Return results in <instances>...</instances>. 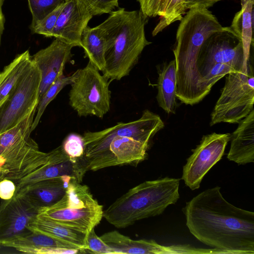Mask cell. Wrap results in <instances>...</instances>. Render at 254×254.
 <instances>
[{"mask_svg": "<svg viewBox=\"0 0 254 254\" xmlns=\"http://www.w3.org/2000/svg\"><path fill=\"white\" fill-rule=\"evenodd\" d=\"M254 0H248L241 5L230 27L232 31L241 40L244 49V66L247 65L251 56V49L254 46L253 36L254 17Z\"/></svg>", "mask_w": 254, "mask_h": 254, "instance_id": "44dd1931", "label": "cell"}, {"mask_svg": "<svg viewBox=\"0 0 254 254\" xmlns=\"http://www.w3.org/2000/svg\"><path fill=\"white\" fill-rule=\"evenodd\" d=\"M74 78V74L65 76L63 72L51 85L42 97L39 100L35 115L32 125L31 130L37 127L40 120L49 104L54 100L58 94L66 86L71 83Z\"/></svg>", "mask_w": 254, "mask_h": 254, "instance_id": "484cf974", "label": "cell"}, {"mask_svg": "<svg viewBox=\"0 0 254 254\" xmlns=\"http://www.w3.org/2000/svg\"><path fill=\"white\" fill-rule=\"evenodd\" d=\"M180 181L166 177L144 182L118 198L104 211L103 217L115 227L122 228L160 215L179 199Z\"/></svg>", "mask_w": 254, "mask_h": 254, "instance_id": "277c9868", "label": "cell"}, {"mask_svg": "<svg viewBox=\"0 0 254 254\" xmlns=\"http://www.w3.org/2000/svg\"><path fill=\"white\" fill-rule=\"evenodd\" d=\"M73 178L70 176L64 175L34 183L16 190L14 195H24L40 209L50 206L64 195Z\"/></svg>", "mask_w": 254, "mask_h": 254, "instance_id": "2e32d148", "label": "cell"}, {"mask_svg": "<svg viewBox=\"0 0 254 254\" xmlns=\"http://www.w3.org/2000/svg\"><path fill=\"white\" fill-rule=\"evenodd\" d=\"M65 153L71 159L78 160L83 157V136L75 133L69 134L61 145Z\"/></svg>", "mask_w": 254, "mask_h": 254, "instance_id": "83f0119b", "label": "cell"}, {"mask_svg": "<svg viewBox=\"0 0 254 254\" xmlns=\"http://www.w3.org/2000/svg\"><path fill=\"white\" fill-rule=\"evenodd\" d=\"M40 208L23 195L15 194L0 204V245L6 240L30 232L28 224Z\"/></svg>", "mask_w": 254, "mask_h": 254, "instance_id": "8fae6325", "label": "cell"}, {"mask_svg": "<svg viewBox=\"0 0 254 254\" xmlns=\"http://www.w3.org/2000/svg\"><path fill=\"white\" fill-rule=\"evenodd\" d=\"M100 238L116 254H156L158 244L152 240H134L117 231L104 234Z\"/></svg>", "mask_w": 254, "mask_h": 254, "instance_id": "7402d4cb", "label": "cell"}, {"mask_svg": "<svg viewBox=\"0 0 254 254\" xmlns=\"http://www.w3.org/2000/svg\"><path fill=\"white\" fill-rule=\"evenodd\" d=\"M92 17L80 0H65L52 37L73 47H81L82 34Z\"/></svg>", "mask_w": 254, "mask_h": 254, "instance_id": "5bb4252c", "label": "cell"}, {"mask_svg": "<svg viewBox=\"0 0 254 254\" xmlns=\"http://www.w3.org/2000/svg\"><path fill=\"white\" fill-rule=\"evenodd\" d=\"M241 0V5L245 3L247 0Z\"/></svg>", "mask_w": 254, "mask_h": 254, "instance_id": "74e56055", "label": "cell"}, {"mask_svg": "<svg viewBox=\"0 0 254 254\" xmlns=\"http://www.w3.org/2000/svg\"><path fill=\"white\" fill-rule=\"evenodd\" d=\"M156 99L167 114H175L177 108V75L175 60L166 63L158 70Z\"/></svg>", "mask_w": 254, "mask_h": 254, "instance_id": "d6986e66", "label": "cell"}, {"mask_svg": "<svg viewBox=\"0 0 254 254\" xmlns=\"http://www.w3.org/2000/svg\"><path fill=\"white\" fill-rule=\"evenodd\" d=\"M224 28L208 9H189L180 20L173 51L176 66V96L182 103L196 104L209 93L198 73L197 58L204 41Z\"/></svg>", "mask_w": 254, "mask_h": 254, "instance_id": "7a4b0ae2", "label": "cell"}, {"mask_svg": "<svg viewBox=\"0 0 254 254\" xmlns=\"http://www.w3.org/2000/svg\"><path fill=\"white\" fill-rule=\"evenodd\" d=\"M5 0H0V45L1 37L4 29L5 18L2 12V5Z\"/></svg>", "mask_w": 254, "mask_h": 254, "instance_id": "8d00e7d4", "label": "cell"}, {"mask_svg": "<svg viewBox=\"0 0 254 254\" xmlns=\"http://www.w3.org/2000/svg\"><path fill=\"white\" fill-rule=\"evenodd\" d=\"M164 127V122L160 116L146 109L137 120L128 123H119L114 126L99 131H86L83 134V138L84 142H87L114 136H127L139 141L149 147L153 136Z\"/></svg>", "mask_w": 254, "mask_h": 254, "instance_id": "30bf717a", "label": "cell"}, {"mask_svg": "<svg viewBox=\"0 0 254 254\" xmlns=\"http://www.w3.org/2000/svg\"><path fill=\"white\" fill-rule=\"evenodd\" d=\"M86 252L97 254H116V253L98 237L93 229L87 233Z\"/></svg>", "mask_w": 254, "mask_h": 254, "instance_id": "1f68e13d", "label": "cell"}, {"mask_svg": "<svg viewBox=\"0 0 254 254\" xmlns=\"http://www.w3.org/2000/svg\"><path fill=\"white\" fill-rule=\"evenodd\" d=\"M31 61L29 51L27 50L17 55L0 72V106L25 73Z\"/></svg>", "mask_w": 254, "mask_h": 254, "instance_id": "cb8c5ba5", "label": "cell"}, {"mask_svg": "<svg viewBox=\"0 0 254 254\" xmlns=\"http://www.w3.org/2000/svg\"><path fill=\"white\" fill-rule=\"evenodd\" d=\"M16 190L15 183L8 179L0 180V198L3 200L11 199L14 196Z\"/></svg>", "mask_w": 254, "mask_h": 254, "instance_id": "836d02e7", "label": "cell"}, {"mask_svg": "<svg viewBox=\"0 0 254 254\" xmlns=\"http://www.w3.org/2000/svg\"><path fill=\"white\" fill-rule=\"evenodd\" d=\"M50 157L45 164L15 182L16 190L37 182L69 175L79 182L88 171L83 158L70 159L61 145L50 151ZM15 190V191H16Z\"/></svg>", "mask_w": 254, "mask_h": 254, "instance_id": "7c38bea8", "label": "cell"}, {"mask_svg": "<svg viewBox=\"0 0 254 254\" xmlns=\"http://www.w3.org/2000/svg\"><path fill=\"white\" fill-rule=\"evenodd\" d=\"M218 186L208 189L182 209L190 233L225 254H254V213L228 202Z\"/></svg>", "mask_w": 254, "mask_h": 254, "instance_id": "6da1fadb", "label": "cell"}, {"mask_svg": "<svg viewBox=\"0 0 254 254\" xmlns=\"http://www.w3.org/2000/svg\"><path fill=\"white\" fill-rule=\"evenodd\" d=\"M0 245L28 254H30L35 249L50 247L76 249L83 253L80 248L75 245L43 233L30 231L4 241Z\"/></svg>", "mask_w": 254, "mask_h": 254, "instance_id": "ffe728a7", "label": "cell"}, {"mask_svg": "<svg viewBox=\"0 0 254 254\" xmlns=\"http://www.w3.org/2000/svg\"><path fill=\"white\" fill-rule=\"evenodd\" d=\"M231 134L212 133L203 135L192 150L183 169L182 179L191 190L198 189L207 172L222 157Z\"/></svg>", "mask_w": 254, "mask_h": 254, "instance_id": "9c48e42d", "label": "cell"}, {"mask_svg": "<svg viewBox=\"0 0 254 254\" xmlns=\"http://www.w3.org/2000/svg\"><path fill=\"white\" fill-rule=\"evenodd\" d=\"M70 84L69 103L79 117L103 118L110 111V80L89 62L74 73Z\"/></svg>", "mask_w": 254, "mask_h": 254, "instance_id": "8992f818", "label": "cell"}, {"mask_svg": "<svg viewBox=\"0 0 254 254\" xmlns=\"http://www.w3.org/2000/svg\"><path fill=\"white\" fill-rule=\"evenodd\" d=\"M73 47L56 38L49 46L31 57L32 62L41 73L39 100L63 72L65 64L71 60Z\"/></svg>", "mask_w": 254, "mask_h": 254, "instance_id": "4fadbf2b", "label": "cell"}, {"mask_svg": "<svg viewBox=\"0 0 254 254\" xmlns=\"http://www.w3.org/2000/svg\"><path fill=\"white\" fill-rule=\"evenodd\" d=\"M81 47L89 62L102 72L105 65L107 39L100 24L85 28L81 36Z\"/></svg>", "mask_w": 254, "mask_h": 254, "instance_id": "603a6c76", "label": "cell"}, {"mask_svg": "<svg viewBox=\"0 0 254 254\" xmlns=\"http://www.w3.org/2000/svg\"><path fill=\"white\" fill-rule=\"evenodd\" d=\"M230 135L227 159L238 165L254 162V110L239 123Z\"/></svg>", "mask_w": 254, "mask_h": 254, "instance_id": "e0dca14e", "label": "cell"}, {"mask_svg": "<svg viewBox=\"0 0 254 254\" xmlns=\"http://www.w3.org/2000/svg\"><path fill=\"white\" fill-rule=\"evenodd\" d=\"M32 14L31 28L32 29L40 21L53 11L65 0H27Z\"/></svg>", "mask_w": 254, "mask_h": 254, "instance_id": "4316f807", "label": "cell"}, {"mask_svg": "<svg viewBox=\"0 0 254 254\" xmlns=\"http://www.w3.org/2000/svg\"><path fill=\"white\" fill-rule=\"evenodd\" d=\"M100 204L81 208L55 205L42 207L39 213L55 222L84 233H88L99 224L103 217Z\"/></svg>", "mask_w": 254, "mask_h": 254, "instance_id": "9a60e30c", "label": "cell"}, {"mask_svg": "<svg viewBox=\"0 0 254 254\" xmlns=\"http://www.w3.org/2000/svg\"><path fill=\"white\" fill-rule=\"evenodd\" d=\"M64 2L60 4L53 11L45 17L32 29L37 34L47 37H52V33L58 18L61 13Z\"/></svg>", "mask_w": 254, "mask_h": 254, "instance_id": "f546056e", "label": "cell"}, {"mask_svg": "<svg viewBox=\"0 0 254 254\" xmlns=\"http://www.w3.org/2000/svg\"><path fill=\"white\" fill-rule=\"evenodd\" d=\"M28 231L43 233L80 248L86 253L87 233L77 230L54 221L39 213L27 226Z\"/></svg>", "mask_w": 254, "mask_h": 254, "instance_id": "ac0fdd59", "label": "cell"}, {"mask_svg": "<svg viewBox=\"0 0 254 254\" xmlns=\"http://www.w3.org/2000/svg\"><path fill=\"white\" fill-rule=\"evenodd\" d=\"M187 10L186 0H166L162 9L160 21L153 30L152 36H156L174 22L180 21Z\"/></svg>", "mask_w": 254, "mask_h": 254, "instance_id": "d4e9b609", "label": "cell"}, {"mask_svg": "<svg viewBox=\"0 0 254 254\" xmlns=\"http://www.w3.org/2000/svg\"><path fill=\"white\" fill-rule=\"evenodd\" d=\"M254 72L250 56L247 66L231 72L211 114L210 126L220 123H238L254 109Z\"/></svg>", "mask_w": 254, "mask_h": 254, "instance_id": "5b68a950", "label": "cell"}, {"mask_svg": "<svg viewBox=\"0 0 254 254\" xmlns=\"http://www.w3.org/2000/svg\"><path fill=\"white\" fill-rule=\"evenodd\" d=\"M93 16L110 13L119 7V0H80Z\"/></svg>", "mask_w": 254, "mask_h": 254, "instance_id": "4dcf8cb0", "label": "cell"}, {"mask_svg": "<svg viewBox=\"0 0 254 254\" xmlns=\"http://www.w3.org/2000/svg\"><path fill=\"white\" fill-rule=\"evenodd\" d=\"M244 62L241 40L230 27H225L204 41L198 54L196 66L202 79V75L215 64H226L238 72L245 67Z\"/></svg>", "mask_w": 254, "mask_h": 254, "instance_id": "ba28073f", "label": "cell"}, {"mask_svg": "<svg viewBox=\"0 0 254 254\" xmlns=\"http://www.w3.org/2000/svg\"><path fill=\"white\" fill-rule=\"evenodd\" d=\"M147 18L140 9L120 8L100 24L107 39L102 73L110 81L128 75L145 47L151 43L145 34Z\"/></svg>", "mask_w": 254, "mask_h": 254, "instance_id": "3957f363", "label": "cell"}, {"mask_svg": "<svg viewBox=\"0 0 254 254\" xmlns=\"http://www.w3.org/2000/svg\"><path fill=\"white\" fill-rule=\"evenodd\" d=\"M231 72L237 71L226 64H216L211 66L202 76L206 90L209 93L216 82Z\"/></svg>", "mask_w": 254, "mask_h": 254, "instance_id": "f1b7e54d", "label": "cell"}, {"mask_svg": "<svg viewBox=\"0 0 254 254\" xmlns=\"http://www.w3.org/2000/svg\"><path fill=\"white\" fill-rule=\"evenodd\" d=\"M221 0H186V8L189 10L193 8L205 9L212 6Z\"/></svg>", "mask_w": 254, "mask_h": 254, "instance_id": "d590c367", "label": "cell"}, {"mask_svg": "<svg viewBox=\"0 0 254 254\" xmlns=\"http://www.w3.org/2000/svg\"><path fill=\"white\" fill-rule=\"evenodd\" d=\"M140 5V10L147 18L160 16L163 6L166 0H137Z\"/></svg>", "mask_w": 254, "mask_h": 254, "instance_id": "d6a6232c", "label": "cell"}, {"mask_svg": "<svg viewBox=\"0 0 254 254\" xmlns=\"http://www.w3.org/2000/svg\"><path fill=\"white\" fill-rule=\"evenodd\" d=\"M41 81V73L32 61L0 106V134L16 125L37 108Z\"/></svg>", "mask_w": 254, "mask_h": 254, "instance_id": "52a82bcc", "label": "cell"}, {"mask_svg": "<svg viewBox=\"0 0 254 254\" xmlns=\"http://www.w3.org/2000/svg\"><path fill=\"white\" fill-rule=\"evenodd\" d=\"M82 252L76 249H69L61 247L43 248L33 250L30 254H74Z\"/></svg>", "mask_w": 254, "mask_h": 254, "instance_id": "e575fe53", "label": "cell"}]
</instances>
